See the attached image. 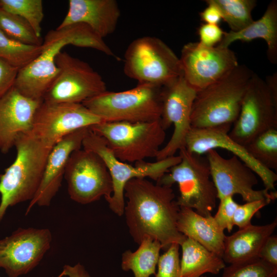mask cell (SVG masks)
I'll return each mask as SVG.
<instances>
[{
    "mask_svg": "<svg viewBox=\"0 0 277 277\" xmlns=\"http://www.w3.org/2000/svg\"><path fill=\"white\" fill-rule=\"evenodd\" d=\"M59 72L43 97L47 103H82L107 91L102 76L87 63L61 51L55 57Z\"/></svg>",
    "mask_w": 277,
    "mask_h": 277,
    "instance_id": "10",
    "label": "cell"
},
{
    "mask_svg": "<svg viewBox=\"0 0 277 277\" xmlns=\"http://www.w3.org/2000/svg\"><path fill=\"white\" fill-rule=\"evenodd\" d=\"M271 202L269 199H264L246 202L239 204L233 216V225L239 229L245 228L251 224L253 215L261 208Z\"/></svg>",
    "mask_w": 277,
    "mask_h": 277,
    "instance_id": "34",
    "label": "cell"
},
{
    "mask_svg": "<svg viewBox=\"0 0 277 277\" xmlns=\"http://www.w3.org/2000/svg\"><path fill=\"white\" fill-rule=\"evenodd\" d=\"M89 129L104 139L117 160L127 163L156 157L166 137L160 119L143 123L103 122Z\"/></svg>",
    "mask_w": 277,
    "mask_h": 277,
    "instance_id": "7",
    "label": "cell"
},
{
    "mask_svg": "<svg viewBox=\"0 0 277 277\" xmlns=\"http://www.w3.org/2000/svg\"><path fill=\"white\" fill-rule=\"evenodd\" d=\"M207 7L200 13L201 20L206 24L219 25L222 15L219 7L211 0L205 1Z\"/></svg>",
    "mask_w": 277,
    "mask_h": 277,
    "instance_id": "39",
    "label": "cell"
},
{
    "mask_svg": "<svg viewBox=\"0 0 277 277\" xmlns=\"http://www.w3.org/2000/svg\"><path fill=\"white\" fill-rule=\"evenodd\" d=\"M179 152L181 161L157 183L169 187L177 184L180 195L176 202L180 207L195 209L204 216L211 215L217 196L207 159L188 151L185 147Z\"/></svg>",
    "mask_w": 277,
    "mask_h": 277,
    "instance_id": "5",
    "label": "cell"
},
{
    "mask_svg": "<svg viewBox=\"0 0 277 277\" xmlns=\"http://www.w3.org/2000/svg\"><path fill=\"white\" fill-rule=\"evenodd\" d=\"M120 15L115 0H69L68 12L57 28L83 23L103 38L115 31Z\"/></svg>",
    "mask_w": 277,
    "mask_h": 277,
    "instance_id": "21",
    "label": "cell"
},
{
    "mask_svg": "<svg viewBox=\"0 0 277 277\" xmlns=\"http://www.w3.org/2000/svg\"><path fill=\"white\" fill-rule=\"evenodd\" d=\"M0 30L8 36L26 44L41 46L43 39L38 37L24 18L0 9Z\"/></svg>",
    "mask_w": 277,
    "mask_h": 277,
    "instance_id": "30",
    "label": "cell"
},
{
    "mask_svg": "<svg viewBox=\"0 0 277 277\" xmlns=\"http://www.w3.org/2000/svg\"><path fill=\"white\" fill-rule=\"evenodd\" d=\"M19 70L0 58V98L14 86Z\"/></svg>",
    "mask_w": 277,
    "mask_h": 277,
    "instance_id": "37",
    "label": "cell"
},
{
    "mask_svg": "<svg viewBox=\"0 0 277 277\" xmlns=\"http://www.w3.org/2000/svg\"><path fill=\"white\" fill-rule=\"evenodd\" d=\"M231 126L208 128H191L185 141V148L189 152L202 155L216 148H222L231 152L251 168L262 181L265 189L275 190L276 174L265 168L253 159L246 148L233 141L228 135Z\"/></svg>",
    "mask_w": 277,
    "mask_h": 277,
    "instance_id": "18",
    "label": "cell"
},
{
    "mask_svg": "<svg viewBox=\"0 0 277 277\" xmlns=\"http://www.w3.org/2000/svg\"><path fill=\"white\" fill-rule=\"evenodd\" d=\"M134 252L125 251L122 254V268L131 270L134 277H149L155 274L156 267L162 249L161 243L150 238H144Z\"/></svg>",
    "mask_w": 277,
    "mask_h": 277,
    "instance_id": "26",
    "label": "cell"
},
{
    "mask_svg": "<svg viewBox=\"0 0 277 277\" xmlns=\"http://www.w3.org/2000/svg\"><path fill=\"white\" fill-rule=\"evenodd\" d=\"M254 73L246 65L239 64L223 78L197 92L191 114V128L233 124Z\"/></svg>",
    "mask_w": 277,
    "mask_h": 277,
    "instance_id": "3",
    "label": "cell"
},
{
    "mask_svg": "<svg viewBox=\"0 0 277 277\" xmlns=\"http://www.w3.org/2000/svg\"><path fill=\"white\" fill-rule=\"evenodd\" d=\"M220 9L222 18L233 32L240 31L253 21L252 12L255 0H211Z\"/></svg>",
    "mask_w": 277,
    "mask_h": 277,
    "instance_id": "27",
    "label": "cell"
},
{
    "mask_svg": "<svg viewBox=\"0 0 277 277\" xmlns=\"http://www.w3.org/2000/svg\"><path fill=\"white\" fill-rule=\"evenodd\" d=\"M206 154L218 199L235 194H239L246 202L276 199L275 191L253 189L258 183L256 174L236 156L233 155L226 159L215 149L210 150Z\"/></svg>",
    "mask_w": 277,
    "mask_h": 277,
    "instance_id": "16",
    "label": "cell"
},
{
    "mask_svg": "<svg viewBox=\"0 0 277 277\" xmlns=\"http://www.w3.org/2000/svg\"><path fill=\"white\" fill-rule=\"evenodd\" d=\"M222 277H277V266L256 258L225 266Z\"/></svg>",
    "mask_w": 277,
    "mask_h": 277,
    "instance_id": "32",
    "label": "cell"
},
{
    "mask_svg": "<svg viewBox=\"0 0 277 277\" xmlns=\"http://www.w3.org/2000/svg\"><path fill=\"white\" fill-rule=\"evenodd\" d=\"M162 88L137 84L136 87L123 91L107 90L82 104L103 122H152L161 118Z\"/></svg>",
    "mask_w": 277,
    "mask_h": 277,
    "instance_id": "6",
    "label": "cell"
},
{
    "mask_svg": "<svg viewBox=\"0 0 277 277\" xmlns=\"http://www.w3.org/2000/svg\"><path fill=\"white\" fill-rule=\"evenodd\" d=\"M225 32L219 25L204 23L197 30L199 42L207 47L215 46L221 42Z\"/></svg>",
    "mask_w": 277,
    "mask_h": 277,
    "instance_id": "36",
    "label": "cell"
},
{
    "mask_svg": "<svg viewBox=\"0 0 277 277\" xmlns=\"http://www.w3.org/2000/svg\"><path fill=\"white\" fill-rule=\"evenodd\" d=\"M273 129H277V73L263 80L254 73L228 135L245 147L258 136Z\"/></svg>",
    "mask_w": 277,
    "mask_h": 277,
    "instance_id": "4",
    "label": "cell"
},
{
    "mask_svg": "<svg viewBox=\"0 0 277 277\" xmlns=\"http://www.w3.org/2000/svg\"><path fill=\"white\" fill-rule=\"evenodd\" d=\"M196 92L182 75L162 88L160 120L165 130L172 125L174 131L170 140L157 153L156 161L175 155L177 151L185 147L186 138L191 128V114Z\"/></svg>",
    "mask_w": 277,
    "mask_h": 277,
    "instance_id": "14",
    "label": "cell"
},
{
    "mask_svg": "<svg viewBox=\"0 0 277 277\" xmlns=\"http://www.w3.org/2000/svg\"><path fill=\"white\" fill-rule=\"evenodd\" d=\"M48 228H18L0 239V268L9 277H18L33 269L51 247Z\"/></svg>",
    "mask_w": 277,
    "mask_h": 277,
    "instance_id": "15",
    "label": "cell"
},
{
    "mask_svg": "<svg viewBox=\"0 0 277 277\" xmlns=\"http://www.w3.org/2000/svg\"><path fill=\"white\" fill-rule=\"evenodd\" d=\"M233 196H227L220 200L217 211L213 218L218 226L224 231L230 232L234 226L233 216L238 206Z\"/></svg>",
    "mask_w": 277,
    "mask_h": 277,
    "instance_id": "35",
    "label": "cell"
},
{
    "mask_svg": "<svg viewBox=\"0 0 277 277\" xmlns=\"http://www.w3.org/2000/svg\"><path fill=\"white\" fill-rule=\"evenodd\" d=\"M66 275L68 277H90L85 267L80 263L73 266L69 265H65L62 273L58 277Z\"/></svg>",
    "mask_w": 277,
    "mask_h": 277,
    "instance_id": "40",
    "label": "cell"
},
{
    "mask_svg": "<svg viewBox=\"0 0 277 277\" xmlns=\"http://www.w3.org/2000/svg\"><path fill=\"white\" fill-rule=\"evenodd\" d=\"M14 146L15 159L0 175V223L9 207L34 198L52 149L30 132L21 134Z\"/></svg>",
    "mask_w": 277,
    "mask_h": 277,
    "instance_id": "2",
    "label": "cell"
},
{
    "mask_svg": "<svg viewBox=\"0 0 277 277\" xmlns=\"http://www.w3.org/2000/svg\"><path fill=\"white\" fill-rule=\"evenodd\" d=\"M43 102L28 97L14 86L0 98V151L8 153L17 137L31 132L35 112Z\"/></svg>",
    "mask_w": 277,
    "mask_h": 277,
    "instance_id": "20",
    "label": "cell"
},
{
    "mask_svg": "<svg viewBox=\"0 0 277 277\" xmlns=\"http://www.w3.org/2000/svg\"><path fill=\"white\" fill-rule=\"evenodd\" d=\"M180 246L182 277H201L207 273L217 274L226 266L221 256L191 239L186 237Z\"/></svg>",
    "mask_w": 277,
    "mask_h": 277,
    "instance_id": "25",
    "label": "cell"
},
{
    "mask_svg": "<svg viewBox=\"0 0 277 277\" xmlns=\"http://www.w3.org/2000/svg\"><path fill=\"white\" fill-rule=\"evenodd\" d=\"M89 127L75 130L57 142L51 149L46 162L40 186L27 208V214L35 205L48 206L62 185L66 166L71 154L82 146Z\"/></svg>",
    "mask_w": 277,
    "mask_h": 277,
    "instance_id": "19",
    "label": "cell"
},
{
    "mask_svg": "<svg viewBox=\"0 0 277 277\" xmlns=\"http://www.w3.org/2000/svg\"><path fill=\"white\" fill-rule=\"evenodd\" d=\"M42 52V45L24 44L14 39L0 30V58L22 69L36 59Z\"/></svg>",
    "mask_w": 277,
    "mask_h": 277,
    "instance_id": "28",
    "label": "cell"
},
{
    "mask_svg": "<svg viewBox=\"0 0 277 277\" xmlns=\"http://www.w3.org/2000/svg\"><path fill=\"white\" fill-rule=\"evenodd\" d=\"M64 177L71 200L81 204L107 201L113 192L109 171L103 160L95 152L81 148L70 155Z\"/></svg>",
    "mask_w": 277,
    "mask_h": 277,
    "instance_id": "11",
    "label": "cell"
},
{
    "mask_svg": "<svg viewBox=\"0 0 277 277\" xmlns=\"http://www.w3.org/2000/svg\"><path fill=\"white\" fill-rule=\"evenodd\" d=\"M1 5H0V9H1Z\"/></svg>",
    "mask_w": 277,
    "mask_h": 277,
    "instance_id": "42",
    "label": "cell"
},
{
    "mask_svg": "<svg viewBox=\"0 0 277 277\" xmlns=\"http://www.w3.org/2000/svg\"><path fill=\"white\" fill-rule=\"evenodd\" d=\"M82 103H47L37 108L30 133L52 148L68 134L103 122Z\"/></svg>",
    "mask_w": 277,
    "mask_h": 277,
    "instance_id": "13",
    "label": "cell"
},
{
    "mask_svg": "<svg viewBox=\"0 0 277 277\" xmlns=\"http://www.w3.org/2000/svg\"><path fill=\"white\" fill-rule=\"evenodd\" d=\"M125 75L137 81L163 87L182 75L180 58L161 39L145 36L134 39L124 54Z\"/></svg>",
    "mask_w": 277,
    "mask_h": 277,
    "instance_id": "8",
    "label": "cell"
},
{
    "mask_svg": "<svg viewBox=\"0 0 277 277\" xmlns=\"http://www.w3.org/2000/svg\"><path fill=\"white\" fill-rule=\"evenodd\" d=\"M201 277H208V276H206V275H203V276H201Z\"/></svg>",
    "mask_w": 277,
    "mask_h": 277,
    "instance_id": "41",
    "label": "cell"
},
{
    "mask_svg": "<svg viewBox=\"0 0 277 277\" xmlns=\"http://www.w3.org/2000/svg\"><path fill=\"white\" fill-rule=\"evenodd\" d=\"M76 39L70 32L61 31L51 39L43 42L42 53L18 71L14 87L24 95L37 100L43 97L59 72L55 57L65 46L75 45Z\"/></svg>",
    "mask_w": 277,
    "mask_h": 277,
    "instance_id": "17",
    "label": "cell"
},
{
    "mask_svg": "<svg viewBox=\"0 0 277 277\" xmlns=\"http://www.w3.org/2000/svg\"><path fill=\"white\" fill-rule=\"evenodd\" d=\"M276 226L275 219L264 225L250 224L229 236L226 235L222 257L224 262L232 264L259 258L263 244Z\"/></svg>",
    "mask_w": 277,
    "mask_h": 277,
    "instance_id": "22",
    "label": "cell"
},
{
    "mask_svg": "<svg viewBox=\"0 0 277 277\" xmlns=\"http://www.w3.org/2000/svg\"><path fill=\"white\" fill-rule=\"evenodd\" d=\"M180 247L179 244L173 243L160 256L155 277H182Z\"/></svg>",
    "mask_w": 277,
    "mask_h": 277,
    "instance_id": "33",
    "label": "cell"
},
{
    "mask_svg": "<svg viewBox=\"0 0 277 277\" xmlns=\"http://www.w3.org/2000/svg\"><path fill=\"white\" fill-rule=\"evenodd\" d=\"M82 146L83 149L98 154L106 164L113 186L112 194L107 202L110 209L118 216L124 213V188L129 180L148 177L157 182L181 160L179 155H173L153 163L142 161L135 163V166H132L117 160L104 139L90 130L84 138Z\"/></svg>",
    "mask_w": 277,
    "mask_h": 277,
    "instance_id": "9",
    "label": "cell"
},
{
    "mask_svg": "<svg viewBox=\"0 0 277 277\" xmlns=\"http://www.w3.org/2000/svg\"><path fill=\"white\" fill-rule=\"evenodd\" d=\"M257 38L265 41L267 58L270 63L276 64L277 1H271L262 16L244 29L236 32H225L223 39L216 46L229 48L232 43L238 41L248 42Z\"/></svg>",
    "mask_w": 277,
    "mask_h": 277,
    "instance_id": "24",
    "label": "cell"
},
{
    "mask_svg": "<svg viewBox=\"0 0 277 277\" xmlns=\"http://www.w3.org/2000/svg\"><path fill=\"white\" fill-rule=\"evenodd\" d=\"M124 196L126 223L135 242L150 238L165 250L173 243L181 244L186 236L177 228L180 207L171 187L134 178L126 184Z\"/></svg>",
    "mask_w": 277,
    "mask_h": 277,
    "instance_id": "1",
    "label": "cell"
},
{
    "mask_svg": "<svg viewBox=\"0 0 277 277\" xmlns=\"http://www.w3.org/2000/svg\"><path fill=\"white\" fill-rule=\"evenodd\" d=\"M180 60L183 77L196 92L223 78L239 65L229 47H207L199 42L184 45Z\"/></svg>",
    "mask_w": 277,
    "mask_h": 277,
    "instance_id": "12",
    "label": "cell"
},
{
    "mask_svg": "<svg viewBox=\"0 0 277 277\" xmlns=\"http://www.w3.org/2000/svg\"><path fill=\"white\" fill-rule=\"evenodd\" d=\"M176 225L186 237L222 257L226 235L212 215L204 216L192 209L180 207Z\"/></svg>",
    "mask_w": 277,
    "mask_h": 277,
    "instance_id": "23",
    "label": "cell"
},
{
    "mask_svg": "<svg viewBox=\"0 0 277 277\" xmlns=\"http://www.w3.org/2000/svg\"><path fill=\"white\" fill-rule=\"evenodd\" d=\"M259 258L277 266L276 235L272 234L266 239L260 250Z\"/></svg>",
    "mask_w": 277,
    "mask_h": 277,
    "instance_id": "38",
    "label": "cell"
},
{
    "mask_svg": "<svg viewBox=\"0 0 277 277\" xmlns=\"http://www.w3.org/2000/svg\"><path fill=\"white\" fill-rule=\"evenodd\" d=\"M2 9L26 21L38 37H41V24L44 14L42 0H0Z\"/></svg>",
    "mask_w": 277,
    "mask_h": 277,
    "instance_id": "31",
    "label": "cell"
},
{
    "mask_svg": "<svg viewBox=\"0 0 277 277\" xmlns=\"http://www.w3.org/2000/svg\"><path fill=\"white\" fill-rule=\"evenodd\" d=\"M261 165L270 170H277V129L261 134L245 147Z\"/></svg>",
    "mask_w": 277,
    "mask_h": 277,
    "instance_id": "29",
    "label": "cell"
}]
</instances>
